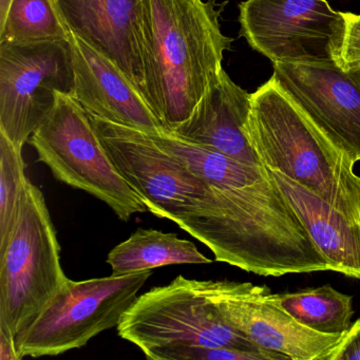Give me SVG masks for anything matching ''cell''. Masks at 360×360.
<instances>
[{
	"instance_id": "obj_22",
	"label": "cell",
	"mask_w": 360,
	"mask_h": 360,
	"mask_svg": "<svg viewBox=\"0 0 360 360\" xmlns=\"http://www.w3.org/2000/svg\"><path fill=\"white\" fill-rule=\"evenodd\" d=\"M326 360H360V318L343 333Z\"/></svg>"
},
{
	"instance_id": "obj_19",
	"label": "cell",
	"mask_w": 360,
	"mask_h": 360,
	"mask_svg": "<svg viewBox=\"0 0 360 360\" xmlns=\"http://www.w3.org/2000/svg\"><path fill=\"white\" fill-rule=\"evenodd\" d=\"M68 37L51 0H11L0 25V43L67 41Z\"/></svg>"
},
{
	"instance_id": "obj_14",
	"label": "cell",
	"mask_w": 360,
	"mask_h": 360,
	"mask_svg": "<svg viewBox=\"0 0 360 360\" xmlns=\"http://www.w3.org/2000/svg\"><path fill=\"white\" fill-rule=\"evenodd\" d=\"M68 41L75 72L72 96L89 115L146 134L166 130L136 86L111 60L72 33Z\"/></svg>"
},
{
	"instance_id": "obj_12",
	"label": "cell",
	"mask_w": 360,
	"mask_h": 360,
	"mask_svg": "<svg viewBox=\"0 0 360 360\" xmlns=\"http://www.w3.org/2000/svg\"><path fill=\"white\" fill-rule=\"evenodd\" d=\"M278 85L313 125L360 161V85L337 63L274 64Z\"/></svg>"
},
{
	"instance_id": "obj_21",
	"label": "cell",
	"mask_w": 360,
	"mask_h": 360,
	"mask_svg": "<svg viewBox=\"0 0 360 360\" xmlns=\"http://www.w3.org/2000/svg\"><path fill=\"white\" fill-rule=\"evenodd\" d=\"M345 18V32L341 49V67L360 63V15L343 13Z\"/></svg>"
},
{
	"instance_id": "obj_5",
	"label": "cell",
	"mask_w": 360,
	"mask_h": 360,
	"mask_svg": "<svg viewBox=\"0 0 360 360\" xmlns=\"http://www.w3.org/2000/svg\"><path fill=\"white\" fill-rule=\"evenodd\" d=\"M117 328L120 337L150 360H164L170 352L189 347H235L286 360L257 347L231 326L208 298L205 281L183 276L139 296Z\"/></svg>"
},
{
	"instance_id": "obj_24",
	"label": "cell",
	"mask_w": 360,
	"mask_h": 360,
	"mask_svg": "<svg viewBox=\"0 0 360 360\" xmlns=\"http://www.w3.org/2000/svg\"><path fill=\"white\" fill-rule=\"evenodd\" d=\"M345 70L349 72V75L353 77L354 81L357 82L360 85V63L355 65H351V66L345 67Z\"/></svg>"
},
{
	"instance_id": "obj_7",
	"label": "cell",
	"mask_w": 360,
	"mask_h": 360,
	"mask_svg": "<svg viewBox=\"0 0 360 360\" xmlns=\"http://www.w3.org/2000/svg\"><path fill=\"white\" fill-rule=\"evenodd\" d=\"M29 143L54 178L105 202L121 220L127 222L132 214L148 212L109 157L87 111L72 96L58 94L53 110Z\"/></svg>"
},
{
	"instance_id": "obj_2",
	"label": "cell",
	"mask_w": 360,
	"mask_h": 360,
	"mask_svg": "<svg viewBox=\"0 0 360 360\" xmlns=\"http://www.w3.org/2000/svg\"><path fill=\"white\" fill-rule=\"evenodd\" d=\"M214 0H143V98L168 131L193 112L231 39Z\"/></svg>"
},
{
	"instance_id": "obj_18",
	"label": "cell",
	"mask_w": 360,
	"mask_h": 360,
	"mask_svg": "<svg viewBox=\"0 0 360 360\" xmlns=\"http://www.w3.org/2000/svg\"><path fill=\"white\" fill-rule=\"evenodd\" d=\"M274 301L299 323L323 334L349 330L353 318V298L330 285L271 294Z\"/></svg>"
},
{
	"instance_id": "obj_20",
	"label": "cell",
	"mask_w": 360,
	"mask_h": 360,
	"mask_svg": "<svg viewBox=\"0 0 360 360\" xmlns=\"http://www.w3.org/2000/svg\"><path fill=\"white\" fill-rule=\"evenodd\" d=\"M22 151L0 132V254L18 222L29 184Z\"/></svg>"
},
{
	"instance_id": "obj_6",
	"label": "cell",
	"mask_w": 360,
	"mask_h": 360,
	"mask_svg": "<svg viewBox=\"0 0 360 360\" xmlns=\"http://www.w3.org/2000/svg\"><path fill=\"white\" fill-rule=\"evenodd\" d=\"M68 280L45 198L29 181L18 222L0 254V326L16 341Z\"/></svg>"
},
{
	"instance_id": "obj_13",
	"label": "cell",
	"mask_w": 360,
	"mask_h": 360,
	"mask_svg": "<svg viewBox=\"0 0 360 360\" xmlns=\"http://www.w3.org/2000/svg\"><path fill=\"white\" fill-rule=\"evenodd\" d=\"M63 25L113 63L143 96V0H51Z\"/></svg>"
},
{
	"instance_id": "obj_9",
	"label": "cell",
	"mask_w": 360,
	"mask_h": 360,
	"mask_svg": "<svg viewBox=\"0 0 360 360\" xmlns=\"http://www.w3.org/2000/svg\"><path fill=\"white\" fill-rule=\"evenodd\" d=\"M73 92L68 39L0 43V132L16 147L24 148L49 117L58 94Z\"/></svg>"
},
{
	"instance_id": "obj_23",
	"label": "cell",
	"mask_w": 360,
	"mask_h": 360,
	"mask_svg": "<svg viewBox=\"0 0 360 360\" xmlns=\"http://www.w3.org/2000/svg\"><path fill=\"white\" fill-rule=\"evenodd\" d=\"M0 360H20L15 338L0 326Z\"/></svg>"
},
{
	"instance_id": "obj_1",
	"label": "cell",
	"mask_w": 360,
	"mask_h": 360,
	"mask_svg": "<svg viewBox=\"0 0 360 360\" xmlns=\"http://www.w3.org/2000/svg\"><path fill=\"white\" fill-rule=\"evenodd\" d=\"M149 136L216 187L222 208V246L216 261L264 277L328 271L326 259L265 166L237 161L168 130Z\"/></svg>"
},
{
	"instance_id": "obj_4",
	"label": "cell",
	"mask_w": 360,
	"mask_h": 360,
	"mask_svg": "<svg viewBox=\"0 0 360 360\" xmlns=\"http://www.w3.org/2000/svg\"><path fill=\"white\" fill-rule=\"evenodd\" d=\"M88 115L109 157L148 212L176 223L212 252L221 219L216 187L146 132Z\"/></svg>"
},
{
	"instance_id": "obj_15",
	"label": "cell",
	"mask_w": 360,
	"mask_h": 360,
	"mask_svg": "<svg viewBox=\"0 0 360 360\" xmlns=\"http://www.w3.org/2000/svg\"><path fill=\"white\" fill-rule=\"evenodd\" d=\"M250 110L252 94L233 83L222 67L191 115L170 132L237 161L264 166L248 136Z\"/></svg>"
},
{
	"instance_id": "obj_8",
	"label": "cell",
	"mask_w": 360,
	"mask_h": 360,
	"mask_svg": "<svg viewBox=\"0 0 360 360\" xmlns=\"http://www.w3.org/2000/svg\"><path fill=\"white\" fill-rule=\"evenodd\" d=\"M151 276L153 269L84 281L69 279L16 338L20 359L79 349L100 333L119 326Z\"/></svg>"
},
{
	"instance_id": "obj_25",
	"label": "cell",
	"mask_w": 360,
	"mask_h": 360,
	"mask_svg": "<svg viewBox=\"0 0 360 360\" xmlns=\"http://www.w3.org/2000/svg\"><path fill=\"white\" fill-rule=\"evenodd\" d=\"M11 0H0V25L3 24L7 15Z\"/></svg>"
},
{
	"instance_id": "obj_10",
	"label": "cell",
	"mask_w": 360,
	"mask_h": 360,
	"mask_svg": "<svg viewBox=\"0 0 360 360\" xmlns=\"http://www.w3.org/2000/svg\"><path fill=\"white\" fill-rule=\"evenodd\" d=\"M239 9L242 35L273 64L341 66L345 18L326 0H246Z\"/></svg>"
},
{
	"instance_id": "obj_17",
	"label": "cell",
	"mask_w": 360,
	"mask_h": 360,
	"mask_svg": "<svg viewBox=\"0 0 360 360\" xmlns=\"http://www.w3.org/2000/svg\"><path fill=\"white\" fill-rule=\"evenodd\" d=\"M113 276H125L176 264H208L212 260L188 240L172 233L139 229L107 257Z\"/></svg>"
},
{
	"instance_id": "obj_16",
	"label": "cell",
	"mask_w": 360,
	"mask_h": 360,
	"mask_svg": "<svg viewBox=\"0 0 360 360\" xmlns=\"http://www.w3.org/2000/svg\"><path fill=\"white\" fill-rule=\"evenodd\" d=\"M269 170L326 259L328 271L360 279V219L349 218L303 185Z\"/></svg>"
},
{
	"instance_id": "obj_3",
	"label": "cell",
	"mask_w": 360,
	"mask_h": 360,
	"mask_svg": "<svg viewBox=\"0 0 360 360\" xmlns=\"http://www.w3.org/2000/svg\"><path fill=\"white\" fill-rule=\"evenodd\" d=\"M248 134L265 167L307 187L349 218L360 219L355 163L313 125L273 77L252 94Z\"/></svg>"
},
{
	"instance_id": "obj_11",
	"label": "cell",
	"mask_w": 360,
	"mask_h": 360,
	"mask_svg": "<svg viewBox=\"0 0 360 360\" xmlns=\"http://www.w3.org/2000/svg\"><path fill=\"white\" fill-rule=\"evenodd\" d=\"M205 292L221 315L257 347L290 360H326L341 334L302 326L274 301L266 286L248 282L205 281Z\"/></svg>"
}]
</instances>
